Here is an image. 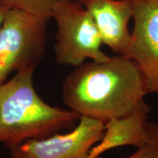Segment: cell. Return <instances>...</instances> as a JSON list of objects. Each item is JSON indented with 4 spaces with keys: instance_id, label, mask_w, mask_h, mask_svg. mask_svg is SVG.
Here are the masks:
<instances>
[{
    "instance_id": "obj_7",
    "label": "cell",
    "mask_w": 158,
    "mask_h": 158,
    "mask_svg": "<svg viewBox=\"0 0 158 158\" xmlns=\"http://www.w3.org/2000/svg\"><path fill=\"white\" fill-rule=\"evenodd\" d=\"M89 11L98 28L102 42L118 55H125L131 32L128 23L131 7L126 0H76Z\"/></svg>"
},
{
    "instance_id": "obj_12",
    "label": "cell",
    "mask_w": 158,
    "mask_h": 158,
    "mask_svg": "<svg viewBox=\"0 0 158 158\" xmlns=\"http://www.w3.org/2000/svg\"><path fill=\"white\" fill-rule=\"evenodd\" d=\"M87 158H98V157H96L95 156H94L93 155H92V154H91V153L89 152V156L87 157Z\"/></svg>"
},
{
    "instance_id": "obj_2",
    "label": "cell",
    "mask_w": 158,
    "mask_h": 158,
    "mask_svg": "<svg viewBox=\"0 0 158 158\" xmlns=\"http://www.w3.org/2000/svg\"><path fill=\"white\" fill-rule=\"evenodd\" d=\"M36 67L21 69L0 84V143L10 149L50 136L80 118L73 110L51 106L40 98L33 84Z\"/></svg>"
},
{
    "instance_id": "obj_9",
    "label": "cell",
    "mask_w": 158,
    "mask_h": 158,
    "mask_svg": "<svg viewBox=\"0 0 158 158\" xmlns=\"http://www.w3.org/2000/svg\"><path fill=\"white\" fill-rule=\"evenodd\" d=\"M56 0H0V5L7 9L24 11L48 21L52 18Z\"/></svg>"
},
{
    "instance_id": "obj_1",
    "label": "cell",
    "mask_w": 158,
    "mask_h": 158,
    "mask_svg": "<svg viewBox=\"0 0 158 158\" xmlns=\"http://www.w3.org/2000/svg\"><path fill=\"white\" fill-rule=\"evenodd\" d=\"M148 93L141 69L123 55L76 67L62 86L63 101L71 110L105 124L129 115Z\"/></svg>"
},
{
    "instance_id": "obj_8",
    "label": "cell",
    "mask_w": 158,
    "mask_h": 158,
    "mask_svg": "<svg viewBox=\"0 0 158 158\" xmlns=\"http://www.w3.org/2000/svg\"><path fill=\"white\" fill-rule=\"evenodd\" d=\"M150 109L143 100L129 115L106 122L102 139L92 147L90 153L99 157L105 152L116 147L134 146L138 148L143 145L148 137L147 120Z\"/></svg>"
},
{
    "instance_id": "obj_6",
    "label": "cell",
    "mask_w": 158,
    "mask_h": 158,
    "mask_svg": "<svg viewBox=\"0 0 158 158\" xmlns=\"http://www.w3.org/2000/svg\"><path fill=\"white\" fill-rule=\"evenodd\" d=\"M133 29L126 56L143 73L149 92H158V0H126Z\"/></svg>"
},
{
    "instance_id": "obj_3",
    "label": "cell",
    "mask_w": 158,
    "mask_h": 158,
    "mask_svg": "<svg viewBox=\"0 0 158 158\" xmlns=\"http://www.w3.org/2000/svg\"><path fill=\"white\" fill-rule=\"evenodd\" d=\"M57 31L55 59L59 64L78 67L86 59L106 62L101 37L89 11L76 0H56L52 12Z\"/></svg>"
},
{
    "instance_id": "obj_11",
    "label": "cell",
    "mask_w": 158,
    "mask_h": 158,
    "mask_svg": "<svg viewBox=\"0 0 158 158\" xmlns=\"http://www.w3.org/2000/svg\"><path fill=\"white\" fill-rule=\"evenodd\" d=\"M7 10L8 9H7V7H3V6L0 5V29H1L2 24L4 16H5V13L7 12Z\"/></svg>"
},
{
    "instance_id": "obj_4",
    "label": "cell",
    "mask_w": 158,
    "mask_h": 158,
    "mask_svg": "<svg viewBox=\"0 0 158 158\" xmlns=\"http://www.w3.org/2000/svg\"><path fill=\"white\" fill-rule=\"evenodd\" d=\"M46 21L8 9L0 29V84L21 69L37 65L45 53Z\"/></svg>"
},
{
    "instance_id": "obj_10",
    "label": "cell",
    "mask_w": 158,
    "mask_h": 158,
    "mask_svg": "<svg viewBox=\"0 0 158 158\" xmlns=\"http://www.w3.org/2000/svg\"><path fill=\"white\" fill-rule=\"evenodd\" d=\"M147 130L145 143L138 147L135 153L125 158H158V124L147 122Z\"/></svg>"
},
{
    "instance_id": "obj_5",
    "label": "cell",
    "mask_w": 158,
    "mask_h": 158,
    "mask_svg": "<svg viewBox=\"0 0 158 158\" xmlns=\"http://www.w3.org/2000/svg\"><path fill=\"white\" fill-rule=\"evenodd\" d=\"M104 131V122L81 116L73 131L23 142L11 148L10 158H87Z\"/></svg>"
}]
</instances>
